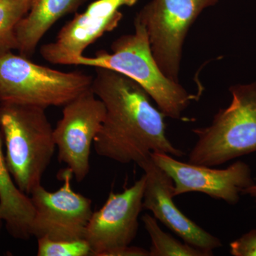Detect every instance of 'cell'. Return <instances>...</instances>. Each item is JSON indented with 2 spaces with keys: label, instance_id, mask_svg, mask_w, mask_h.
Here are the masks:
<instances>
[{
  "label": "cell",
  "instance_id": "cell-1",
  "mask_svg": "<svg viewBox=\"0 0 256 256\" xmlns=\"http://www.w3.org/2000/svg\"><path fill=\"white\" fill-rule=\"evenodd\" d=\"M92 89L106 110L94 142L99 156L139 164L152 152L185 156L166 136L164 114L138 82L110 69L96 68Z\"/></svg>",
  "mask_w": 256,
  "mask_h": 256
},
{
  "label": "cell",
  "instance_id": "cell-2",
  "mask_svg": "<svg viewBox=\"0 0 256 256\" xmlns=\"http://www.w3.org/2000/svg\"><path fill=\"white\" fill-rule=\"evenodd\" d=\"M134 26V33L122 35L112 42L110 53L101 50L94 57L82 55L75 65L110 69L124 74L148 92L165 117L182 119L194 96L162 73L152 53L146 26L137 18Z\"/></svg>",
  "mask_w": 256,
  "mask_h": 256
},
{
  "label": "cell",
  "instance_id": "cell-3",
  "mask_svg": "<svg viewBox=\"0 0 256 256\" xmlns=\"http://www.w3.org/2000/svg\"><path fill=\"white\" fill-rule=\"evenodd\" d=\"M0 129L10 174L18 188L30 195L42 185L56 148L46 108L0 102Z\"/></svg>",
  "mask_w": 256,
  "mask_h": 256
},
{
  "label": "cell",
  "instance_id": "cell-4",
  "mask_svg": "<svg viewBox=\"0 0 256 256\" xmlns=\"http://www.w3.org/2000/svg\"><path fill=\"white\" fill-rule=\"evenodd\" d=\"M230 105L220 109L210 126L195 128L197 141L188 162L216 166L256 152V82L229 89Z\"/></svg>",
  "mask_w": 256,
  "mask_h": 256
},
{
  "label": "cell",
  "instance_id": "cell-5",
  "mask_svg": "<svg viewBox=\"0 0 256 256\" xmlns=\"http://www.w3.org/2000/svg\"><path fill=\"white\" fill-rule=\"evenodd\" d=\"M94 76L63 72L12 52L0 54V102L60 107L92 88Z\"/></svg>",
  "mask_w": 256,
  "mask_h": 256
},
{
  "label": "cell",
  "instance_id": "cell-6",
  "mask_svg": "<svg viewBox=\"0 0 256 256\" xmlns=\"http://www.w3.org/2000/svg\"><path fill=\"white\" fill-rule=\"evenodd\" d=\"M218 0H151L136 15L146 26L153 56L162 73L178 82L185 38L203 10Z\"/></svg>",
  "mask_w": 256,
  "mask_h": 256
},
{
  "label": "cell",
  "instance_id": "cell-7",
  "mask_svg": "<svg viewBox=\"0 0 256 256\" xmlns=\"http://www.w3.org/2000/svg\"><path fill=\"white\" fill-rule=\"evenodd\" d=\"M106 114L105 105L90 88L64 106L62 118L54 128L58 160L78 182L90 171L92 146Z\"/></svg>",
  "mask_w": 256,
  "mask_h": 256
},
{
  "label": "cell",
  "instance_id": "cell-8",
  "mask_svg": "<svg viewBox=\"0 0 256 256\" xmlns=\"http://www.w3.org/2000/svg\"><path fill=\"white\" fill-rule=\"evenodd\" d=\"M144 174L120 193L111 192L100 210L94 212L88 224L85 239L94 256H122L139 228L146 188Z\"/></svg>",
  "mask_w": 256,
  "mask_h": 256
},
{
  "label": "cell",
  "instance_id": "cell-9",
  "mask_svg": "<svg viewBox=\"0 0 256 256\" xmlns=\"http://www.w3.org/2000/svg\"><path fill=\"white\" fill-rule=\"evenodd\" d=\"M62 174L63 185L56 191H48L40 185L30 194L34 208L32 236L36 238H85L88 224L94 213L92 200L72 190L73 174L70 170L67 168Z\"/></svg>",
  "mask_w": 256,
  "mask_h": 256
},
{
  "label": "cell",
  "instance_id": "cell-10",
  "mask_svg": "<svg viewBox=\"0 0 256 256\" xmlns=\"http://www.w3.org/2000/svg\"><path fill=\"white\" fill-rule=\"evenodd\" d=\"M150 156L172 178L174 197L198 192L235 205L242 192L254 184L250 166L242 161L232 163L226 169H215L184 162L166 153L152 152Z\"/></svg>",
  "mask_w": 256,
  "mask_h": 256
},
{
  "label": "cell",
  "instance_id": "cell-11",
  "mask_svg": "<svg viewBox=\"0 0 256 256\" xmlns=\"http://www.w3.org/2000/svg\"><path fill=\"white\" fill-rule=\"evenodd\" d=\"M138 0H97L62 28L54 42L43 45L44 60L58 65H75L88 46L104 34L114 31L122 18L119 11Z\"/></svg>",
  "mask_w": 256,
  "mask_h": 256
},
{
  "label": "cell",
  "instance_id": "cell-12",
  "mask_svg": "<svg viewBox=\"0 0 256 256\" xmlns=\"http://www.w3.org/2000/svg\"><path fill=\"white\" fill-rule=\"evenodd\" d=\"M146 176L143 210H148L158 222L192 246L213 252L223 246L220 238L202 228L175 204L174 182L166 172L156 164L151 156L140 163Z\"/></svg>",
  "mask_w": 256,
  "mask_h": 256
},
{
  "label": "cell",
  "instance_id": "cell-13",
  "mask_svg": "<svg viewBox=\"0 0 256 256\" xmlns=\"http://www.w3.org/2000/svg\"><path fill=\"white\" fill-rule=\"evenodd\" d=\"M86 0H30L26 14L15 28L18 50L23 56L34 54L38 43L60 18L78 9Z\"/></svg>",
  "mask_w": 256,
  "mask_h": 256
},
{
  "label": "cell",
  "instance_id": "cell-14",
  "mask_svg": "<svg viewBox=\"0 0 256 256\" xmlns=\"http://www.w3.org/2000/svg\"><path fill=\"white\" fill-rule=\"evenodd\" d=\"M2 134L0 129V222L15 238L28 240L32 236L34 208L30 196L15 184L5 160Z\"/></svg>",
  "mask_w": 256,
  "mask_h": 256
},
{
  "label": "cell",
  "instance_id": "cell-15",
  "mask_svg": "<svg viewBox=\"0 0 256 256\" xmlns=\"http://www.w3.org/2000/svg\"><path fill=\"white\" fill-rule=\"evenodd\" d=\"M144 228L151 239L150 256H210L213 252L197 248L180 242L160 228L158 220L150 214L142 217Z\"/></svg>",
  "mask_w": 256,
  "mask_h": 256
},
{
  "label": "cell",
  "instance_id": "cell-16",
  "mask_svg": "<svg viewBox=\"0 0 256 256\" xmlns=\"http://www.w3.org/2000/svg\"><path fill=\"white\" fill-rule=\"evenodd\" d=\"M30 6V0L0 1V54L18 50L15 28Z\"/></svg>",
  "mask_w": 256,
  "mask_h": 256
},
{
  "label": "cell",
  "instance_id": "cell-17",
  "mask_svg": "<svg viewBox=\"0 0 256 256\" xmlns=\"http://www.w3.org/2000/svg\"><path fill=\"white\" fill-rule=\"evenodd\" d=\"M38 239V256H88L92 248L85 238L74 240H54L48 238Z\"/></svg>",
  "mask_w": 256,
  "mask_h": 256
},
{
  "label": "cell",
  "instance_id": "cell-18",
  "mask_svg": "<svg viewBox=\"0 0 256 256\" xmlns=\"http://www.w3.org/2000/svg\"><path fill=\"white\" fill-rule=\"evenodd\" d=\"M234 256H256V229H252L230 244Z\"/></svg>",
  "mask_w": 256,
  "mask_h": 256
},
{
  "label": "cell",
  "instance_id": "cell-19",
  "mask_svg": "<svg viewBox=\"0 0 256 256\" xmlns=\"http://www.w3.org/2000/svg\"><path fill=\"white\" fill-rule=\"evenodd\" d=\"M242 195H248L249 196L252 197L254 198V201L256 203V184L255 183L252 186H249L247 188H246L244 192H242Z\"/></svg>",
  "mask_w": 256,
  "mask_h": 256
},
{
  "label": "cell",
  "instance_id": "cell-20",
  "mask_svg": "<svg viewBox=\"0 0 256 256\" xmlns=\"http://www.w3.org/2000/svg\"><path fill=\"white\" fill-rule=\"evenodd\" d=\"M0 1H1V0H0Z\"/></svg>",
  "mask_w": 256,
  "mask_h": 256
}]
</instances>
